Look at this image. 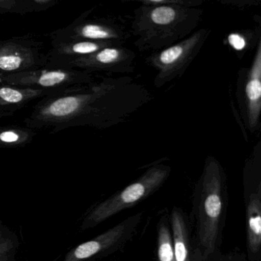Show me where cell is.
Masks as SVG:
<instances>
[{"instance_id":"6da1fadb","label":"cell","mask_w":261,"mask_h":261,"mask_svg":"<svg viewBox=\"0 0 261 261\" xmlns=\"http://www.w3.org/2000/svg\"><path fill=\"white\" fill-rule=\"evenodd\" d=\"M132 23L135 45L142 51L172 46L196 28L201 11L194 1H144Z\"/></svg>"},{"instance_id":"7a4b0ae2","label":"cell","mask_w":261,"mask_h":261,"mask_svg":"<svg viewBox=\"0 0 261 261\" xmlns=\"http://www.w3.org/2000/svg\"><path fill=\"white\" fill-rule=\"evenodd\" d=\"M170 168L155 166L148 169L140 178L96 206L85 217L81 229L88 230L118 212L137 204L155 192L169 176Z\"/></svg>"},{"instance_id":"3957f363","label":"cell","mask_w":261,"mask_h":261,"mask_svg":"<svg viewBox=\"0 0 261 261\" xmlns=\"http://www.w3.org/2000/svg\"><path fill=\"white\" fill-rule=\"evenodd\" d=\"M222 176L217 160L209 158L203 173L199 207V240L204 257L213 253L222 212Z\"/></svg>"},{"instance_id":"277c9868","label":"cell","mask_w":261,"mask_h":261,"mask_svg":"<svg viewBox=\"0 0 261 261\" xmlns=\"http://www.w3.org/2000/svg\"><path fill=\"white\" fill-rule=\"evenodd\" d=\"M211 30L202 29L178 43L164 48L146 59L156 71L154 85L160 88L183 74L205 42Z\"/></svg>"},{"instance_id":"5b68a950","label":"cell","mask_w":261,"mask_h":261,"mask_svg":"<svg viewBox=\"0 0 261 261\" xmlns=\"http://www.w3.org/2000/svg\"><path fill=\"white\" fill-rule=\"evenodd\" d=\"M94 82L91 73L79 70L42 68L0 79V83L18 88L45 90L59 94Z\"/></svg>"},{"instance_id":"8992f818","label":"cell","mask_w":261,"mask_h":261,"mask_svg":"<svg viewBox=\"0 0 261 261\" xmlns=\"http://www.w3.org/2000/svg\"><path fill=\"white\" fill-rule=\"evenodd\" d=\"M43 42L22 36L0 42V79L46 68Z\"/></svg>"},{"instance_id":"52a82bcc","label":"cell","mask_w":261,"mask_h":261,"mask_svg":"<svg viewBox=\"0 0 261 261\" xmlns=\"http://www.w3.org/2000/svg\"><path fill=\"white\" fill-rule=\"evenodd\" d=\"M136 55L120 45L108 47L97 53L74 58L64 63L59 69L79 70L91 73H129L134 71Z\"/></svg>"},{"instance_id":"ba28073f","label":"cell","mask_w":261,"mask_h":261,"mask_svg":"<svg viewBox=\"0 0 261 261\" xmlns=\"http://www.w3.org/2000/svg\"><path fill=\"white\" fill-rule=\"evenodd\" d=\"M51 36L53 41H108L118 43L126 38L124 32L118 25L103 19L88 20L83 16L68 27L51 33Z\"/></svg>"},{"instance_id":"9c48e42d","label":"cell","mask_w":261,"mask_h":261,"mask_svg":"<svg viewBox=\"0 0 261 261\" xmlns=\"http://www.w3.org/2000/svg\"><path fill=\"white\" fill-rule=\"evenodd\" d=\"M132 223L129 221L107 230L91 241H86L71 249L62 261H89L114 247L129 232Z\"/></svg>"},{"instance_id":"30bf717a","label":"cell","mask_w":261,"mask_h":261,"mask_svg":"<svg viewBox=\"0 0 261 261\" xmlns=\"http://www.w3.org/2000/svg\"><path fill=\"white\" fill-rule=\"evenodd\" d=\"M246 115L247 123L252 130L259 124L261 111V42L259 39L256 54L248 73L245 88Z\"/></svg>"},{"instance_id":"8fae6325","label":"cell","mask_w":261,"mask_h":261,"mask_svg":"<svg viewBox=\"0 0 261 261\" xmlns=\"http://www.w3.org/2000/svg\"><path fill=\"white\" fill-rule=\"evenodd\" d=\"M54 95L56 94L45 90L18 88L0 83V118L13 116L38 98Z\"/></svg>"},{"instance_id":"7c38bea8","label":"cell","mask_w":261,"mask_h":261,"mask_svg":"<svg viewBox=\"0 0 261 261\" xmlns=\"http://www.w3.org/2000/svg\"><path fill=\"white\" fill-rule=\"evenodd\" d=\"M247 244L252 253H257L261 244V203L259 192L250 196L247 210Z\"/></svg>"},{"instance_id":"4fadbf2b","label":"cell","mask_w":261,"mask_h":261,"mask_svg":"<svg viewBox=\"0 0 261 261\" xmlns=\"http://www.w3.org/2000/svg\"><path fill=\"white\" fill-rule=\"evenodd\" d=\"M172 227L175 260L190 261L187 227L182 215L176 208L172 213Z\"/></svg>"},{"instance_id":"5bb4252c","label":"cell","mask_w":261,"mask_h":261,"mask_svg":"<svg viewBox=\"0 0 261 261\" xmlns=\"http://www.w3.org/2000/svg\"><path fill=\"white\" fill-rule=\"evenodd\" d=\"M19 246L16 233L0 221V261H16Z\"/></svg>"},{"instance_id":"9a60e30c","label":"cell","mask_w":261,"mask_h":261,"mask_svg":"<svg viewBox=\"0 0 261 261\" xmlns=\"http://www.w3.org/2000/svg\"><path fill=\"white\" fill-rule=\"evenodd\" d=\"M34 134L24 128L0 127V147L15 148L32 141Z\"/></svg>"},{"instance_id":"2e32d148","label":"cell","mask_w":261,"mask_h":261,"mask_svg":"<svg viewBox=\"0 0 261 261\" xmlns=\"http://www.w3.org/2000/svg\"><path fill=\"white\" fill-rule=\"evenodd\" d=\"M159 261H176L172 245V236L166 224H161L158 234Z\"/></svg>"},{"instance_id":"e0dca14e","label":"cell","mask_w":261,"mask_h":261,"mask_svg":"<svg viewBox=\"0 0 261 261\" xmlns=\"http://www.w3.org/2000/svg\"><path fill=\"white\" fill-rule=\"evenodd\" d=\"M228 42L230 46L234 48L235 50H238V51H241V50L244 49L246 45H247V42H246L244 36L238 34V33H232V34H230L228 36Z\"/></svg>"}]
</instances>
